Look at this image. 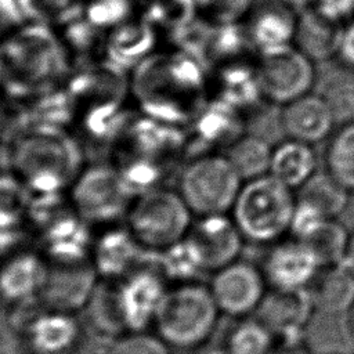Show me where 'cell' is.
<instances>
[{"mask_svg": "<svg viewBox=\"0 0 354 354\" xmlns=\"http://www.w3.org/2000/svg\"><path fill=\"white\" fill-rule=\"evenodd\" d=\"M281 1L286 3L288 6L293 7V8H295V10H297V11H300V10H304V8L310 7L313 0H281Z\"/></svg>", "mask_w": 354, "mask_h": 354, "instance_id": "obj_39", "label": "cell"}, {"mask_svg": "<svg viewBox=\"0 0 354 354\" xmlns=\"http://www.w3.org/2000/svg\"><path fill=\"white\" fill-rule=\"evenodd\" d=\"M299 11L281 0H268L252 7L248 35L256 54L293 46Z\"/></svg>", "mask_w": 354, "mask_h": 354, "instance_id": "obj_12", "label": "cell"}, {"mask_svg": "<svg viewBox=\"0 0 354 354\" xmlns=\"http://www.w3.org/2000/svg\"><path fill=\"white\" fill-rule=\"evenodd\" d=\"M350 232L336 218H326L306 239L318 256L322 267L342 264Z\"/></svg>", "mask_w": 354, "mask_h": 354, "instance_id": "obj_27", "label": "cell"}, {"mask_svg": "<svg viewBox=\"0 0 354 354\" xmlns=\"http://www.w3.org/2000/svg\"><path fill=\"white\" fill-rule=\"evenodd\" d=\"M325 171L354 194V123L340 124L330 134L324 153Z\"/></svg>", "mask_w": 354, "mask_h": 354, "instance_id": "obj_21", "label": "cell"}, {"mask_svg": "<svg viewBox=\"0 0 354 354\" xmlns=\"http://www.w3.org/2000/svg\"><path fill=\"white\" fill-rule=\"evenodd\" d=\"M184 242L202 271L216 272L239 259L246 241L232 217L218 214L201 217L189 227Z\"/></svg>", "mask_w": 354, "mask_h": 354, "instance_id": "obj_10", "label": "cell"}, {"mask_svg": "<svg viewBox=\"0 0 354 354\" xmlns=\"http://www.w3.org/2000/svg\"><path fill=\"white\" fill-rule=\"evenodd\" d=\"M272 148L266 138L256 134H242L225 151L236 173L243 181L270 174Z\"/></svg>", "mask_w": 354, "mask_h": 354, "instance_id": "obj_20", "label": "cell"}, {"mask_svg": "<svg viewBox=\"0 0 354 354\" xmlns=\"http://www.w3.org/2000/svg\"><path fill=\"white\" fill-rule=\"evenodd\" d=\"M47 275L44 263L33 254L12 259L0 271V292L7 297H24L41 289Z\"/></svg>", "mask_w": 354, "mask_h": 354, "instance_id": "obj_22", "label": "cell"}, {"mask_svg": "<svg viewBox=\"0 0 354 354\" xmlns=\"http://www.w3.org/2000/svg\"><path fill=\"white\" fill-rule=\"evenodd\" d=\"M342 264L354 275V230L350 232L346 253H344Z\"/></svg>", "mask_w": 354, "mask_h": 354, "instance_id": "obj_38", "label": "cell"}, {"mask_svg": "<svg viewBox=\"0 0 354 354\" xmlns=\"http://www.w3.org/2000/svg\"><path fill=\"white\" fill-rule=\"evenodd\" d=\"M321 95L332 111L336 124L354 123V77L339 76L330 79Z\"/></svg>", "mask_w": 354, "mask_h": 354, "instance_id": "obj_29", "label": "cell"}, {"mask_svg": "<svg viewBox=\"0 0 354 354\" xmlns=\"http://www.w3.org/2000/svg\"><path fill=\"white\" fill-rule=\"evenodd\" d=\"M11 159L21 181L37 194L59 192L77 178L80 165L76 144L55 127L21 137Z\"/></svg>", "mask_w": 354, "mask_h": 354, "instance_id": "obj_2", "label": "cell"}, {"mask_svg": "<svg viewBox=\"0 0 354 354\" xmlns=\"http://www.w3.org/2000/svg\"><path fill=\"white\" fill-rule=\"evenodd\" d=\"M296 198L310 202L328 218H337L348 205L350 192L324 170L322 173L317 171L299 188Z\"/></svg>", "mask_w": 354, "mask_h": 354, "instance_id": "obj_26", "label": "cell"}, {"mask_svg": "<svg viewBox=\"0 0 354 354\" xmlns=\"http://www.w3.org/2000/svg\"><path fill=\"white\" fill-rule=\"evenodd\" d=\"M347 326H348V332L354 340V306L351 307V310L347 314Z\"/></svg>", "mask_w": 354, "mask_h": 354, "instance_id": "obj_40", "label": "cell"}, {"mask_svg": "<svg viewBox=\"0 0 354 354\" xmlns=\"http://www.w3.org/2000/svg\"><path fill=\"white\" fill-rule=\"evenodd\" d=\"M241 112L221 100L210 104V106L199 116L196 123L198 138L206 144H227V147L242 136Z\"/></svg>", "mask_w": 354, "mask_h": 354, "instance_id": "obj_24", "label": "cell"}, {"mask_svg": "<svg viewBox=\"0 0 354 354\" xmlns=\"http://www.w3.org/2000/svg\"><path fill=\"white\" fill-rule=\"evenodd\" d=\"M131 191L119 170L94 166L75 180L72 199L77 214L93 223L111 221L129 206Z\"/></svg>", "mask_w": 354, "mask_h": 354, "instance_id": "obj_7", "label": "cell"}, {"mask_svg": "<svg viewBox=\"0 0 354 354\" xmlns=\"http://www.w3.org/2000/svg\"><path fill=\"white\" fill-rule=\"evenodd\" d=\"M279 123L286 138L317 144L335 131V118L321 94L308 93L282 106Z\"/></svg>", "mask_w": 354, "mask_h": 354, "instance_id": "obj_13", "label": "cell"}, {"mask_svg": "<svg viewBox=\"0 0 354 354\" xmlns=\"http://www.w3.org/2000/svg\"><path fill=\"white\" fill-rule=\"evenodd\" d=\"M328 217L310 202L296 198V206L293 210L289 236L296 239H306L319 224H322Z\"/></svg>", "mask_w": 354, "mask_h": 354, "instance_id": "obj_33", "label": "cell"}, {"mask_svg": "<svg viewBox=\"0 0 354 354\" xmlns=\"http://www.w3.org/2000/svg\"><path fill=\"white\" fill-rule=\"evenodd\" d=\"M29 209V198L21 180L0 174V231L12 230Z\"/></svg>", "mask_w": 354, "mask_h": 354, "instance_id": "obj_28", "label": "cell"}, {"mask_svg": "<svg viewBox=\"0 0 354 354\" xmlns=\"http://www.w3.org/2000/svg\"><path fill=\"white\" fill-rule=\"evenodd\" d=\"M278 346L272 330L256 315L239 319L225 337V354H271Z\"/></svg>", "mask_w": 354, "mask_h": 354, "instance_id": "obj_23", "label": "cell"}, {"mask_svg": "<svg viewBox=\"0 0 354 354\" xmlns=\"http://www.w3.org/2000/svg\"><path fill=\"white\" fill-rule=\"evenodd\" d=\"M196 3L218 25L238 22L252 10V0H196Z\"/></svg>", "mask_w": 354, "mask_h": 354, "instance_id": "obj_32", "label": "cell"}, {"mask_svg": "<svg viewBox=\"0 0 354 354\" xmlns=\"http://www.w3.org/2000/svg\"><path fill=\"white\" fill-rule=\"evenodd\" d=\"M220 314L210 288L188 282L165 292L152 321L167 346L195 348L213 335Z\"/></svg>", "mask_w": 354, "mask_h": 354, "instance_id": "obj_3", "label": "cell"}, {"mask_svg": "<svg viewBox=\"0 0 354 354\" xmlns=\"http://www.w3.org/2000/svg\"><path fill=\"white\" fill-rule=\"evenodd\" d=\"M310 7L336 24H344L354 18V0H313Z\"/></svg>", "mask_w": 354, "mask_h": 354, "instance_id": "obj_34", "label": "cell"}, {"mask_svg": "<svg viewBox=\"0 0 354 354\" xmlns=\"http://www.w3.org/2000/svg\"><path fill=\"white\" fill-rule=\"evenodd\" d=\"M151 43L152 39L145 29L127 28L113 37L112 53L118 62H133L151 47Z\"/></svg>", "mask_w": 354, "mask_h": 354, "instance_id": "obj_31", "label": "cell"}, {"mask_svg": "<svg viewBox=\"0 0 354 354\" xmlns=\"http://www.w3.org/2000/svg\"><path fill=\"white\" fill-rule=\"evenodd\" d=\"M254 61L266 102L283 106L311 93L315 62L295 46L256 54Z\"/></svg>", "mask_w": 354, "mask_h": 354, "instance_id": "obj_6", "label": "cell"}, {"mask_svg": "<svg viewBox=\"0 0 354 354\" xmlns=\"http://www.w3.org/2000/svg\"><path fill=\"white\" fill-rule=\"evenodd\" d=\"M340 28L307 7L299 11L293 46L314 62L335 58Z\"/></svg>", "mask_w": 354, "mask_h": 354, "instance_id": "obj_17", "label": "cell"}, {"mask_svg": "<svg viewBox=\"0 0 354 354\" xmlns=\"http://www.w3.org/2000/svg\"><path fill=\"white\" fill-rule=\"evenodd\" d=\"M94 292V270L80 263H58L47 270L40 289L48 310L68 313L90 300Z\"/></svg>", "mask_w": 354, "mask_h": 354, "instance_id": "obj_14", "label": "cell"}, {"mask_svg": "<svg viewBox=\"0 0 354 354\" xmlns=\"http://www.w3.org/2000/svg\"><path fill=\"white\" fill-rule=\"evenodd\" d=\"M69 0H22V12L33 17H44L55 14L58 10L68 6Z\"/></svg>", "mask_w": 354, "mask_h": 354, "instance_id": "obj_36", "label": "cell"}, {"mask_svg": "<svg viewBox=\"0 0 354 354\" xmlns=\"http://www.w3.org/2000/svg\"><path fill=\"white\" fill-rule=\"evenodd\" d=\"M295 206L296 192L266 174L243 181L231 217L245 241L270 246L289 235Z\"/></svg>", "mask_w": 354, "mask_h": 354, "instance_id": "obj_1", "label": "cell"}, {"mask_svg": "<svg viewBox=\"0 0 354 354\" xmlns=\"http://www.w3.org/2000/svg\"><path fill=\"white\" fill-rule=\"evenodd\" d=\"M271 354H311L301 342H281Z\"/></svg>", "mask_w": 354, "mask_h": 354, "instance_id": "obj_37", "label": "cell"}, {"mask_svg": "<svg viewBox=\"0 0 354 354\" xmlns=\"http://www.w3.org/2000/svg\"><path fill=\"white\" fill-rule=\"evenodd\" d=\"M106 354H170L169 346L158 336L140 330L119 336Z\"/></svg>", "mask_w": 354, "mask_h": 354, "instance_id": "obj_30", "label": "cell"}, {"mask_svg": "<svg viewBox=\"0 0 354 354\" xmlns=\"http://www.w3.org/2000/svg\"><path fill=\"white\" fill-rule=\"evenodd\" d=\"M75 319L64 311L48 310L29 325L28 343L37 354H65L77 339Z\"/></svg>", "mask_w": 354, "mask_h": 354, "instance_id": "obj_19", "label": "cell"}, {"mask_svg": "<svg viewBox=\"0 0 354 354\" xmlns=\"http://www.w3.org/2000/svg\"><path fill=\"white\" fill-rule=\"evenodd\" d=\"M191 210L181 195L156 189L145 192L129 212L134 239L148 249H167L183 241L189 230Z\"/></svg>", "mask_w": 354, "mask_h": 354, "instance_id": "obj_5", "label": "cell"}, {"mask_svg": "<svg viewBox=\"0 0 354 354\" xmlns=\"http://www.w3.org/2000/svg\"><path fill=\"white\" fill-rule=\"evenodd\" d=\"M209 288L220 313L238 319L254 315L270 289L261 267L241 259L213 272Z\"/></svg>", "mask_w": 354, "mask_h": 354, "instance_id": "obj_8", "label": "cell"}, {"mask_svg": "<svg viewBox=\"0 0 354 354\" xmlns=\"http://www.w3.org/2000/svg\"><path fill=\"white\" fill-rule=\"evenodd\" d=\"M243 180L225 155H206L192 160L181 173L180 195L201 217L231 212Z\"/></svg>", "mask_w": 354, "mask_h": 354, "instance_id": "obj_4", "label": "cell"}, {"mask_svg": "<svg viewBox=\"0 0 354 354\" xmlns=\"http://www.w3.org/2000/svg\"><path fill=\"white\" fill-rule=\"evenodd\" d=\"M308 293L315 313L347 315L354 306V275L343 264L324 267Z\"/></svg>", "mask_w": 354, "mask_h": 354, "instance_id": "obj_15", "label": "cell"}, {"mask_svg": "<svg viewBox=\"0 0 354 354\" xmlns=\"http://www.w3.org/2000/svg\"><path fill=\"white\" fill-rule=\"evenodd\" d=\"M314 313L308 290L268 289L254 315L272 330L278 343H281L301 342L303 330Z\"/></svg>", "mask_w": 354, "mask_h": 354, "instance_id": "obj_11", "label": "cell"}, {"mask_svg": "<svg viewBox=\"0 0 354 354\" xmlns=\"http://www.w3.org/2000/svg\"><path fill=\"white\" fill-rule=\"evenodd\" d=\"M260 267L270 289L286 292L308 290L324 268L310 245L293 236L270 245Z\"/></svg>", "mask_w": 354, "mask_h": 354, "instance_id": "obj_9", "label": "cell"}, {"mask_svg": "<svg viewBox=\"0 0 354 354\" xmlns=\"http://www.w3.org/2000/svg\"><path fill=\"white\" fill-rule=\"evenodd\" d=\"M317 171V153L311 144L286 138L272 148L270 174L295 192Z\"/></svg>", "mask_w": 354, "mask_h": 354, "instance_id": "obj_18", "label": "cell"}, {"mask_svg": "<svg viewBox=\"0 0 354 354\" xmlns=\"http://www.w3.org/2000/svg\"><path fill=\"white\" fill-rule=\"evenodd\" d=\"M217 84L218 100L239 112L253 109L264 101L256 61L252 62L246 58L227 61L218 72Z\"/></svg>", "mask_w": 354, "mask_h": 354, "instance_id": "obj_16", "label": "cell"}, {"mask_svg": "<svg viewBox=\"0 0 354 354\" xmlns=\"http://www.w3.org/2000/svg\"><path fill=\"white\" fill-rule=\"evenodd\" d=\"M140 243L130 232L112 231L97 245V268L106 275L123 274L140 259Z\"/></svg>", "mask_w": 354, "mask_h": 354, "instance_id": "obj_25", "label": "cell"}, {"mask_svg": "<svg viewBox=\"0 0 354 354\" xmlns=\"http://www.w3.org/2000/svg\"><path fill=\"white\" fill-rule=\"evenodd\" d=\"M335 59L344 68L354 71V18L342 24Z\"/></svg>", "mask_w": 354, "mask_h": 354, "instance_id": "obj_35", "label": "cell"}]
</instances>
